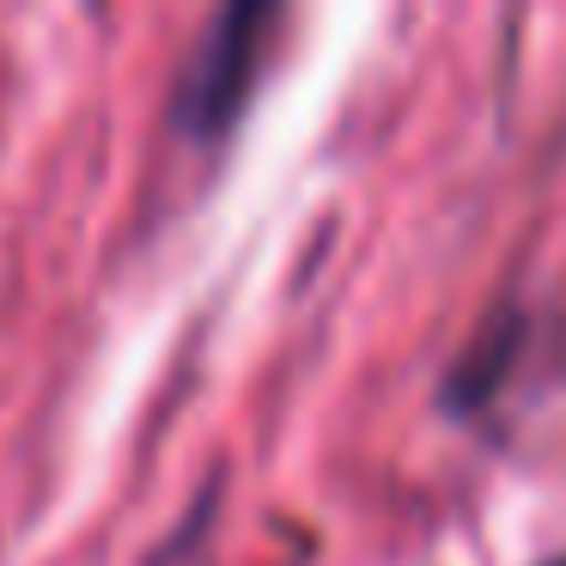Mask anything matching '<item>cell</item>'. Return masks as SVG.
Listing matches in <instances>:
<instances>
[{
    "instance_id": "cell-1",
    "label": "cell",
    "mask_w": 566,
    "mask_h": 566,
    "mask_svg": "<svg viewBox=\"0 0 566 566\" xmlns=\"http://www.w3.org/2000/svg\"><path fill=\"white\" fill-rule=\"evenodd\" d=\"M274 7L269 0H232L208 19L196 55L184 62L171 86V128L196 147H213V140L232 135V123L244 116L250 86H256V67H262V38L274 25Z\"/></svg>"
},
{
    "instance_id": "cell-2",
    "label": "cell",
    "mask_w": 566,
    "mask_h": 566,
    "mask_svg": "<svg viewBox=\"0 0 566 566\" xmlns=\"http://www.w3.org/2000/svg\"><path fill=\"white\" fill-rule=\"evenodd\" d=\"M517 354V329L512 317H500L488 335H475V347H469L463 359L451 366V378H444V408H475L493 396V384H500V366Z\"/></svg>"
}]
</instances>
